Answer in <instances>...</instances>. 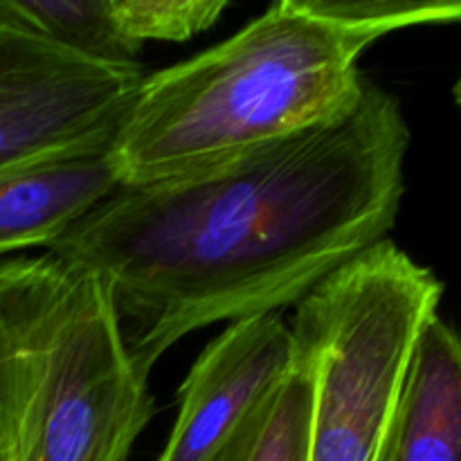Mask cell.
<instances>
[{
  "label": "cell",
  "mask_w": 461,
  "mask_h": 461,
  "mask_svg": "<svg viewBox=\"0 0 461 461\" xmlns=\"http://www.w3.org/2000/svg\"><path fill=\"white\" fill-rule=\"evenodd\" d=\"M410 126L365 79L347 111L194 174L120 185L50 248L108 284L144 376L216 322L295 306L390 239Z\"/></svg>",
  "instance_id": "obj_1"
},
{
  "label": "cell",
  "mask_w": 461,
  "mask_h": 461,
  "mask_svg": "<svg viewBox=\"0 0 461 461\" xmlns=\"http://www.w3.org/2000/svg\"><path fill=\"white\" fill-rule=\"evenodd\" d=\"M381 39L347 0H282L178 66L144 77L111 142L122 185L178 178L295 135L360 97Z\"/></svg>",
  "instance_id": "obj_2"
},
{
  "label": "cell",
  "mask_w": 461,
  "mask_h": 461,
  "mask_svg": "<svg viewBox=\"0 0 461 461\" xmlns=\"http://www.w3.org/2000/svg\"><path fill=\"white\" fill-rule=\"evenodd\" d=\"M147 378L95 270L0 261V461H126L153 417Z\"/></svg>",
  "instance_id": "obj_3"
},
{
  "label": "cell",
  "mask_w": 461,
  "mask_h": 461,
  "mask_svg": "<svg viewBox=\"0 0 461 461\" xmlns=\"http://www.w3.org/2000/svg\"><path fill=\"white\" fill-rule=\"evenodd\" d=\"M441 295L439 277L385 239L297 302L309 461H383L414 345Z\"/></svg>",
  "instance_id": "obj_4"
},
{
  "label": "cell",
  "mask_w": 461,
  "mask_h": 461,
  "mask_svg": "<svg viewBox=\"0 0 461 461\" xmlns=\"http://www.w3.org/2000/svg\"><path fill=\"white\" fill-rule=\"evenodd\" d=\"M140 63L77 54L0 0V169L106 147L144 81Z\"/></svg>",
  "instance_id": "obj_5"
},
{
  "label": "cell",
  "mask_w": 461,
  "mask_h": 461,
  "mask_svg": "<svg viewBox=\"0 0 461 461\" xmlns=\"http://www.w3.org/2000/svg\"><path fill=\"white\" fill-rule=\"evenodd\" d=\"M293 367L295 340L282 313L230 324L189 369L158 461H219L252 410Z\"/></svg>",
  "instance_id": "obj_6"
},
{
  "label": "cell",
  "mask_w": 461,
  "mask_h": 461,
  "mask_svg": "<svg viewBox=\"0 0 461 461\" xmlns=\"http://www.w3.org/2000/svg\"><path fill=\"white\" fill-rule=\"evenodd\" d=\"M120 185L111 144L0 169V261L50 248Z\"/></svg>",
  "instance_id": "obj_7"
},
{
  "label": "cell",
  "mask_w": 461,
  "mask_h": 461,
  "mask_svg": "<svg viewBox=\"0 0 461 461\" xmlns=\"http://www.w3.org/2000/svg\"><path fill=\"white\" fill-rule=\"evenodd\" d=\"M383 461H461V336L439 315L417 338Z\"/></svg>",
  "instance_id": "obj_8"
},
{
  "label": "cell",
  "mask_w": 461,
  "mask_h": 461,
  "mask_svg": "<svg viewBox=\"0 0 461 461\" xmlns=\"http://www.w3.org/2000/svg\"><path fill=\"white\" fill-rule=\"evenodd\" d=\"M311 376L295 367L259 401L219 461H309Z\"/></svg>",
  "instance_id": "obj_9"
},
{
  "label": "cell",
  "mask_w": 461,
  "mask_h": 461,
  "mask_svg": "<svg viewBox=\"0 0 461 461\" xmlns=\"http://www.w3.org/2000/svg\"><path fill=\"white\" fill-rule=\"evenodd\" d=\"M9 12L77 54L113 66H135L138 54L117 27L111 0H5Z\"/></svg>",
  "instance_id": "obj_10"
},
{
  "label": "cell",
  "mask_w": 461,
  "mask_h": 461,
  "mask_svg": "<svg viewBox=\"0 0 461 461\" xmlns=\"http://www.w3.org/2000/svg\"><path fill=\"white\" fill-rule=\"evenodd\" d=\"M126 43L142 52L147 41H187L210 30L228 9L223 0H111Z\"/></svg>",
  "instance_id": "obj_11"
},
{
  "label": "cell",
  "mask_w": 461,
  "mask_h": 461,
  "mask_svg": "<svg viewBox=\"0 0 461 461\" xmlns=\"http://www.w3.org/2000/svg\"><path fill=\"white\" fill-rule=\"evenodd\" d=\"M453 97H455V102H457V106L461 111V75H459L457 84H455V88H453Z\"/></svg>",
  "instance_id": "obj_12"
}]
</instances>
